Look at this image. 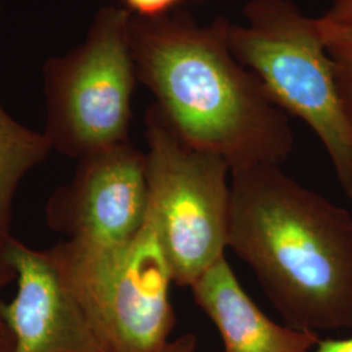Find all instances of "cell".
<instances>
[{"instance_id": "cell-12", "label": "cell", "mask_w": 352, "mask_h": 352, "mask_svg": "<svg viewBox=\"0 0 352 352\" xmlns=\"http://www.w3.org/2000/svg\"><path fill=\"white\" fill-rule=\"evenodd\" d=\"M11 238H0V352H12L13 349L12 333L10 330V327L7 325V321L1 311V292L10 283H13L16 280V270L8 256V241Z\"/></svg>"}, {"instance_id": "cell-8", "label": "cell", "mask_w": 352, "mask_h": 352, "mask_svg": "<svg viewBox=\"0 0 352 352\" xmlns=\"http://www.w3.org/2000/svg\"><path fill=\"white\" fill-rule=\"evenodd\" d=\"M16 294L3 302L12 352H111L51 250L8 241Z\"/></svg>"}, {"instance_id": "cell-7", "label": "cell", "mask_w": 352, "mask_h": 352, "mask_svg": "<svg viewBox=\"0 0 352 352\" xmlns=\"http://www.w3.org/2000/svg\"><path fill=\"white\" fill-rule=\"evenodd\" d=\"M65 278L110 351L155 352L171 340L175 280L149 215L109 266L85 277Z\"/></svg>"}, {"instance_id": "cell-14", "label": "cell", "mask_w": 352, "mask_h": 352, "mask_svg": "<svg viewBox=\"0 0 352 352\" xmlns=\"http://www.w3.org/2000/svg\"><path fill=\"white\" fill-rule=\"evenodd\" d=\"M197 338L192 333H186L180 337H176L164 344L161 350L155 352H196Z\"/></svg>"}, {"instance_id": "cell-10", "label": "cell", "mask_w": 352, "mask_h": 352, "mask_svg": "<svg viewBox=\"0 0 352 352\" xmlns=\"http://www.w3.org/2000/svg\"><path fill=\"white\" fill-rule=\"evenodd\" d=\"M52 145L45 133L14 120L0 104V238L12 236L14 195L20 183L50 154Z\"/></svg>"}, {"instance_id": "cell-3", "label": "cell", "mask_w": 352, "mask_h": 352, "mask_svg": "<svg viewBox=\"0 0 352 352\" xmlns=\"http://www.w3.org/2000/svg\"><path fill=\"white\" fill-rule=\"evenodd\" d=\"M244 16L245 24L228 25L230 50L285 113L314 131L352 200V129L316 19L289 0H250Z\"/></svg>"}, {"instance_id": "cell-2", "label": "cell", "mask_w": 352, "mask_h": 352, "mask_svg": "<svg viewBox=\"0 0 352 352\" xmlns=\"http://www.w3.org/2000/svg\"><path fill=\"white\" fill-rule=\"evenodd\" d=\"M230 23L199 25L187 13L131 16L128 34L136 75L190 146L223 158L231 168L280 164L295 146L289 116L234 56Z\"/></svg>"}, {"instance_id": "cell-6", "label": "cell", "mask_w": 352, "mask_h": 352, "mask_svg": "<svg viewBox=\"0 0 352 352\" xmlns=\"http://www.w3.org/2000/svg\"><path fill=\"white\" fill-rule=\"evenodd\" d=\"M148 208L145 153L126 141L88 154L47 202V225L64 238L51 252L69 277L98 272L138 235Z\"/></svg>"}, {"instance_id": "cell-11", "label": "cell", "mask_w": 352, "mask_h": 352, "mask_svg": "<svg viewBox=\"0 0 352 352\" xmlns=\"http://www.w3.org/2000/svg\"><path fill=\"white\" fill-rule=\"evenodd\" d=\"M316 21L333 64L343 111L352 129V0H334Z\"/></svg>"}, {"instance_id": "cell-4", "label": "cell", "mask_w": 352, "mask_h": 352, "mask_svg": "<svg viewBox=\"0 0 352 352\" xmlns=\"http://www.w3.org/2000/svg\"><path fill=\"white\" fill-rule=\"evenodd\" d=\"M148 215L175 285L190 287L226 256L231 167L182 139L154 103L145 115Z\"/></svg>"}, {"instance_id": "cell-1", "label": "cell", "mask_w": 352, "mask_h": 352, "mask_svg": "<svg viewBox=\"0 0 352 352\" xmlns=\"http://www.w3.org/2000/svg\"><path fill=\"white\" fill-rule=\"evenodd\" d=\"M227 248L289 327H352V212L279 164L231 168Z\"/></svg>"}, {"instance_id": "cell-15", "label": "cell", "mask_w": 352, "mask_h": 352, "mask_svg": "<svg viewBox=\"0 0 352 352\" xmlns=\"http://www.w3.org/2000/svg\"><path fill=\"white\" fill-rule=\"evenodd\" d=\"M312 352H352V336L346 338H321Z\"/></svg>"}, {"instance_id": "cell-13", "label": "cell", "mask_w": 352, "mask_h": 352, "mask_svg": "<svg viewBox=\"0 0 352 352\" xmlns=\"http://www.w3.org/2000/svg\"><path fill=\"white\" fill-rule=\"evenodd\" d=\"M184 0H122L126 11L141 19H157L168 14Z\"/></svg>"}, {"instance_id": "cell-5", "label": "cell", "mask_w": 352, "mask_h": 352, "mask_svg": "<svg viewBox=\"0 0 352 352\" xmlns=\"http://www.w3.org/2000/svg\"><path fill=\"white\" fill-rule=\"evenodd\" d=\"M132 13L104 7L82 45L45 69L52 149L82 158L128 141L136 68L129 45Z\"/></svg>"}, {"instance_id": "cell-9", "label": "cell", "mask_w": 352, "mask_h": 352, "mask_svg": "<svg viewBox=\"0 0 352 352\" xmlns=\"http://www.w3.org/2000/svg\"><path fill=\"white\" fill-rule=\"evenodd\" d=\"M189 289L213 322L225 352H312L320 334L272 320L240 285L226 256Z\"/></svg>"}]
</instances>
